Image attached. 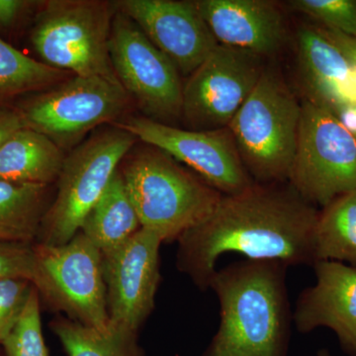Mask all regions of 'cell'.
I'll use <instances>...</instances> for the list:
<instances>
[{"label": "cell", "mask_w": 356, "mask_h": 356, "mask_svg": "<svg viewBox=\"0 0 356 356\" xmlns=\"http://www.w3.org/2000/svg\"><path fill=\"white\" fill-rule=\"evenodd\" d=\"M318 214L289 182H254L238 193L222 195L209 216L178 238V270L207 291L225 254L313 266Z\"/></svg>", "instance_id": "1"}, {"label": "cell", "mask_w": 356, "mask_h": 356, "mask_svg": "<svg viewBox=\"0 0 356 356\" xmlns=\"http://www.w3.org/2000/svg\"><path fill=\"white\" fill-rule=\"evenodd\" d=\"M288 266L243 259L215 271L220 325L202 356H288L293 324Z\"/></svg>", "instance_id": "2"}, {"label": "cell", "mask_w": 356, "mask_h": 356, "mask_svg": "<svg viewBox=\"0 0 356 356\" xmlns=\"http://www.w3.org/2000/svg\"><path fill=\"white\" fill-rule=\"evenodd\" d=\"M121 172L140 222L163 243L178 241L216 207L222 194L156 147L123 159Z\"/></svg>", "instance_id": "3"}, {"label": "cell", "mask_w": 356, "mask_h": 356, "mask_svg": "<svg viewBox=\"0 0 356 356\" xmlns=\"http://www.w3.org/2000/svg\"><path fill=\"white\" fill-rule=\"evenodd\" d=\"M301 110L280 74L266 67L228 126L243 165L257 184L288 182Z\"/></svg>", "instance_id": "4"}, {"label": "cell", "mask_w": 356, "mask_h": 356, "mask_svg": "<svg viewBox=\"0 0 356 356\" xmlns=\"http://www.w3.org/2000/svg\"><path fill=\"white\" fill-rule=\"evenodd\" d=\"M115 11L113 2L102 0L44 1L31 32L41 62L72 76L119 83L109 54Z\"/></svg>", "instance_id": "5"}, {"label": "cell", "mask_w": 356, "mask_h": 356, "mask_svg": "<svg viewBox=\"0 0 356 356\" xmlns=\"http://www.w3.org/2000/svg\"><path fill=\"white\" fill-rule=\"evenodd\" d=\"M137 139L113 126L99 131L65 156L57 195L44 215L36 243L60 245L81 231Z\"/></svg>", "instance_id": "6"}, {"label": "cell", "mask_w": 356, "mask_h": 356, "mask_svg": "<svg viewBox=\"0 0 356 356\" xmlns=\"http://www.w3.org/2000/svg\"><path fill=\"white\" fill-rule=\"evenodd\" d=\"M33 250L31 282L40 298L70 320L108 331L102 252L81 232L64 245L33 243Z\"/></svg>", "instance_id": "7"}, {"label": "cell", "mask_w": 356, "mask_h": 356, "mask_svg": "<svg viewBox=\"0 0 356 356\" xmlns=\"http://www.w3.org/2000/svg\"><path fill=\"white\" fill-rule=\"evenodd\" d=\"M288 182L306 201L325 207L356 191V140L332 112L302 104L298 140Z\"/></svg>", "instance_id": "8"}, {"label": "cell", "mask_w": 356, "mask_h": 356, "mask_svg": "<svg viewBox=\"0 0 356 356\" xmlns=\"http://www.w3.org/2000/svg\"><path fill=\"white\" fill-rule=\"evenodd\" d=\"M131 102L116 81L72 76L31 98L19 112L26 127L67 149H74L93 129L120 121Z\"/></svg>", "instance_id": "9"}, {"label": "cell", "mask_w": 356, "mask_h": 356, "mask_svg": "<svg viewBox=\"0 0 356 356\" xmlns=\"http://www.w3.org/2000/svg\"><path fill=\"white\" fill-rule=\"evenodd\" d=\"M109 54L115 76L145 117L170 125L182 116L179 72L137 24L117 9Z\"/></svg>", "instance_id": "10"}, {"label": "cell", "mask_w": 356, "mask_h": 356, "mask_svg": "<svg viewBox=\"0 0 356 356\" xmlns=\"http://www.w3.org/2000/svg\"><path fill=\"white\" fill-rule=\"evenodd\" d=\"M114 125L189 166L222 195L238 193L254 182L243 165L228 127L184 130L145 116H129Z\"/></svg>", "instance_id": "11"}, {"label": "cell", "mask_w": 356, "mask_h": 356, "mask_svg": "<svg viewBox=\"0 0 356 356\" xmlns=\"http://www.w3.org/2000/svg\"><path fill=\"white\" fill-rule=\"evenodd\" d=\"M262 58L218 44L184 86L182 116L192 130L228 127L266 69Z\"/></svg>", "instance_id": "12"}, {"label": "cell", "mask_w": 356, "mask_h": 356, "mask_svg": "<svg viewBox=\"0 0 356 356\" xmlns=\"http://www.w3.org/2000/svg\"><path fill=\"white\" fill-rule=\"evenodd\" d=\"M163 240L140 228L120 247L102 254L110 325L138 334L154 308Z\"/></svg>", "instance_id": "13"}, {"label": "cell", "mask_w": 356, "mask_h": 356, "mask_svg": "<svg viewBox=\"0 0 356 356\" xmlns=\"http://www.w3.org/2000/svg\"><path fill=\"white\" fill-rule=\"evenodd\" d=\"M113 4L184 76L195 72L219 44L194 1L119 0Z\"/></svg>", "instance_id": "14"}, {"label": "cell", "mask_w": 356, "mask_h": 356, "mask_svg": "<svg viewBox=\"0 0 356 356\" xmlns=\"http://www.w3.org/2000/svg\"><path fill=\"white\" fill-rule=\"evenodd\" d=\"M313 268L315 284L300 293L293 323L301 334L332 330L344 353L356 356V268L327 261Z\"/></svg>", "instance_id": "15"}, {"label": "cell", "mask_w": 356, "mask_h": 356, "mask_svg": "<svg viewBox=\"0 0 356 356\" xmlns=\"http://www.w3.org/2000/svg\"><path fill=\"white\" fill-rule=\"evenodd\" d=\"M218 43L257 55L276 53L285 40L284 19L267 0H196Z\"/></svg>", "instance_id": "16"}, {"label": "cell", "mask_w": 356, "mask_h": 356, "mask_svg": "<svg viewBox=\"0 0 356 356\" xmlns=\"http://www.w3.org/2000/svg\"><path fill=\"white\" fill-rule=\"evenodd\" d=\"M297 58L308 102L325 107L336 116L355 106V70L320 28L299 27Z\"/></svg>", "instance_id": "17"}, {"label": "cell", "mask_w": 356, "mask_h": 356, "mask_svg": "<svg viewBox=\"0 0 356 356\" xmlns=\"http://www.w3.org/2000/svg\"><path fill=\"white\" fill-rule=\"evenodd\" d=\"M65 159L53 140L25 127L0 147V179L50 186L58 181Z\"/></svg>", "instance_id": "18"}, {"label": "cell", "mask_w": 356, "mask_h": 356, "mask_svg": "<svg viewBox=\"0 0 356 356\" xmlns=\"http://www.w3.org/2000/svg\"><path fill=\"white\" fill-rule=\"evenodd\" d=\"M140 228L137 211L118 170L79 232L104 254L120 247Z\"/></svg>", "instance_id": "19"}, {"label": "cell", "mask_w": 356, "mask_h": 356, "mask_svg": "<svg viewBox=\"0 0 356 356\" xmlns=\"http://www.w3.org/2000/svg\"><path fill=\"white\" fill-rule=\"evenodd\" d=\"M49 188L0 179V242L36 243L51 204Z\"/></svg>", "instance_id": "20"}, {"label": "cell", "mask_w": 356, "mask_h": 356, "mask_svg": "<svg viewBox=\"0 0 356 356\" xmlns=\"http://www.w3.org/2000/svg\"><path fill=\"white\" fill-rule=\"evenodd\" d=\"M314 257L315 262H341L356 268V191L339 196L318 211Z\"/></svg>", "instance_id": "21"}, {"label": "cell", "mask_w": 356, "mask_h": 356, "mask_svg": "<svg viewBox=\"0 0 356 356\" xmlns=\"http://www.w3.org/2000/svg\"><path fill=\"white\" fill-rule=\"evenodd\" d=\"M51 327L67 356H144L138 334L113 325L102 332L58 316Z\"/></svg>", "instance_id": "22"}, {"label": "cell", "mask_w": 356, "mask_h": 356, "mask_svg": "<svg viewBox=\"0 0 356 356\" xmlns=\"http://www.w3.org/2000/svg\"><path fill=\"white\" fill-rule=\"evenodd\" d=\"M69 74L27 57L0 39V105L26 93L47 90Z\"/></svg>", "instance_id": "23"}, {"label": "cell", "mask_w": 356, "mask_h": 356, "mask_svg": "<svg viewBox=\"0 0 356 356\" xmlns=\"http://www.w3.org/2000/svg\"><path fill=\"white\" fill-rule=\"evenodd\" d=\"M1 348L6 356H49L44 341L40 296L36 288H33L24 310Z\"/></svg>", "instance_id": "24"}, {"label": "cell", "mask_w": 356, "mask_h": 356, "mask_svg": "<svg viewBox=\"0 0 356 356\" xmlns=\"http://www.w3.org/2000/svg\"><path fill=\"white\" fill-rule=\"evenodd\" d=\"M292 9L311 16L327 29L356 38V2L351 0H293Z\"/></svg>", "instance_id": "25"}, {"label": "cell", "mask_w": 356, "mask_h": 356, "mask_svg": "<svg viewBox=\"0 0 356 356\" xmlns=\"http://www.w3.org/2000/svg\"><path fill=\"white\" fill-rule=\"evenodd\" d=\"M34 288L27 280L0 281V346L17 323Z\"/></svg>", "instance_id": "26"}, {"label": "cell", "mask_w": 356, "mask_h": 356, "mask_svg": "<svg viewBox=\"0 0 356 356\" xmlns=\"http://www.w3.org/2000/svg\"><path fill=\"white\" fill-rule=\"evenodd\" d=\"M33 271V245L0 242V281L16 278L32 281Z\"/></svg>", "instance_id": "27"}, {"label": "cell", "mask_w": 356, "mask_h": 356, "mask_svg": "<svg viewBox=\"0 0 356 356\" xmlns=\"http://www.w3.org/2000/svg\"><path fill=\"white\" fill-rule=\"evenodd\" d=\"M26 124L19 110L0 105V147L13 134L25 128Z\"/></svg>", "instance_id": "28"}, {"label": "cell", "mask_w": 356, "mask_h": 356, "mask_svg": "<svg viewBox=\"0 0 356 356\" xmlns=\"http://www.w3.org/2000/svg\"><path fill=\"white\" fill-rule=\"evenodd\" d=\"M38 3L25 0H0V26H13L28 8Z\"/></svg>", "instance_id": "29"}, {"label": "cell", "mask_w": 356, "mask_h": 356, "mask_svg": "<svg viewBox=\"0 0 356 356\" xmlns=\"http://www.w3.org/2000/svg\"><path fill=\"white\" fill-rule=\"evenodd\" d=\"M323 34L332 42L334 46L343 54L346 60L350 62L351 67L356 72V38L355 37L348 36L343 33L334 31V30L321 29Z\"/></svg>", "instance_id": "30"}, {"label": "cell", "mask_w": 356, "mask_h": 356, "mask_svg": "<svg viewBox=\"0 0 356 356\" xmlns=\"http://www.w3.org/2000/svg\"><path fill=\"white\" fill-rule=\"evenodd\" d=\"M339 119L350 131L356 140V105L355 107L346 109L343 113L339 115Z\"/></svg>", "instance_id": "31"}, {"label": "cell", "mask_w": 356, "mask_h": 356, "mask_svg": "<svg viewBox=\"0 0 356 356\" xmlns=\"http://www.w3.org/2000/svg\"><path fill=\"white\" fill-rule=\"evenodd\" d=\"M317 356H332L331 355V353H330L329 350H325V348H322V350H320L317 353Z\"/></svg>", "instance_id": "32"}, {"label": "cell", "mask_w": 356, "mask_h": 356, "mask_svg": "<svg viewBox=\"0 0 356 356\" xmlns=\"http://www.w3.org/2000/svg\"><path fill=\"white\" fill-rule=\"evenodd\" d=\"M0 356H6V355H4L3 350H2L1 346H0Z\"/></svg>", "instance_id": "33"}]
</instances>
